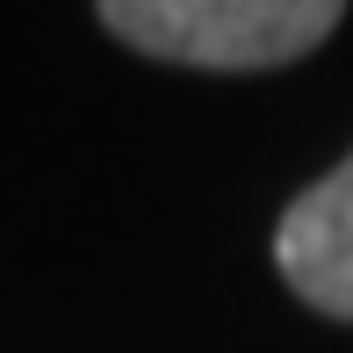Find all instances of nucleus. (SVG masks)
I'll return each instance as SVG.
<instances>
[{"label":"nucleus","instance_id":"1","mask_svg":"<svg viewBox=\"0 0 353 353\" xmlns=\"http://www.w3.org/2000/svg\"><path fill=\"white\" fill-rule=\"evenodd\" d=\"M101 29L144 58L195 72L296 65L339 29L346 0H94Z\"/></svg>","mask_w":353,"mask_h":353},{"label":"nucleus","instance_id":"2","mask_svg":"<svg viewBox=\"0 0 353 353\" xmlns=\"http://www.w3.org/2000/svg\"><path fill=\"white\" fill-rule=\"evenodd\" d=\"M274 260H281V281L310 310L353 317V152L288 202L274 231Z\"/></svg>","mask_w":353,"mask_h":353}]
</instances>
